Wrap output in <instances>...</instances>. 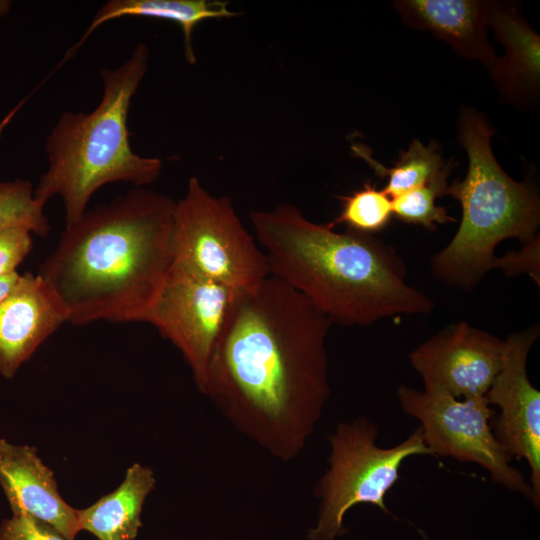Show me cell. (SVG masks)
I'll return each mask as SVG.
<instances>
[{
  "label": "cell",
  "mask_w": 540,
  "mask_h": 540,
  "mask_svg": "<svg viewBox=\"0 0 540 540\" xmlns=\"http://www.w3.org/2000/svg\"><path fill=\"white\" fill-rule=\"evenodd\" d=\"M459 140L468 155V171L448 185L446 194L459 201L462 218L451 242L433 257V272L441 281L472 288L495 267V247L507 238L530 242L540 223L536 187L510 178L491 149L492 126L472 108L459 117Z\"/></svg>",
  "instance_id": "obj_5"
},
{
  "label": "cell",
  "mask_w": 540,
  "mask_h": 540,
  "mask_svg": "<svg viewBox=\"0 0 540 540\" xmlns=\"http://www.w3.org/2000/svg\"><path fill=\"white\" fill-rule=\"evenodd\" d=\"M237 15V12L229 9L227 2L218 0H110L100 7L86 32L67 51L59 66L75 55L98 26L125 16L149 17L177 23L183 33L185 59L193 65L197 61L192 42L194 28L207 19L231 18Z\"/></svg>",
  "instance_id": "obj_16"
},
{
  "label": "cell",
  "mask_w": 540,
  "mask_h": 540,
  "mask_svg": "<svg viewBox=\"0 0 540 540\" xmlns=\"http://www.w3.org/2000/svg\"><path fill=\"white\" fill-rule=\"evenodd\" d=\"M45 204L35 197L33 185L28 180L0 182V231L22 226L45 237L50 230Z\"/></svg>",
  "instance_id": "obj_21"
},
{
  "label": "cell",
  "mask_w": 540,
  "mask_h": 540,
  "mask_svg": "<svg viewBox=\"0 0 540 540\" xmlns=\"http://www.w3.org/2000/svg\"><path fill=\"white\" fill-rule=\"evenodd\" d=\"M489 26L504 46L489 69L502 99L527 107L534 103L540 87V36L528 25L514 5L488 1Z\"/></svg>",
  "instance_id": "obj_14"
},
{
  "label": "cell",
  "mask_w": 540,
  "mask_h": 540,
  "mask_svg": "<svg viewBox=\"0 0 540 540\" xmlns=\"http://www.w3.org/2000/svg\"><path fill=\"white\" fill-rule=\"evenodd\" d=\"M148 63L149 49L141 42L120 66L101 69L103 96L98 106L90 113H62L48 135V167L34 195L45 203L56 195L62 197L65 227L82 218L102 186L125 182L145 187L161 175V159L132 150L127 126L132 97Z\"/></svg>",
  "instance_id": "obj_4"
},
{
  "label": "cell",
  "mask_w": 540,
  "mask_h": 540,
  "mask_svg": "<svg viewBox=\"0 0 540 540\" xmlns=\"http://www.w3.org/2000/svg\"><path fill=\"white\" fill-rule=\"evenodd\" d=\"M0 540H66L50 525L25 513H13L0 525Z\"/></svg>",
  "instance_id": "obj_23"
},
{
  "label": "cell",
  "mask_w": 540,
  "mask_h": 540,
  "mask_svg": "<svg viewBox=\"0 0 540 540\" xmlns=\"http://www.w3.org/2000/svg\"><path fill=\"white\" fill-rule=\"evenodd\" d=\"M332 324L273 276L238 292L204 393L270 451L295 455L329 397L326 337Z\"/></svg>",
  "instance_id": "obj_1"
},
{
  "label": "cell",
  "mask_w": 540,
  "mask_h": 540,
  "mask_svg": "<svg viewBox=\"0 0 540 540\" xmlns=\"http://www.w3.org/2000/svg\"><path fill=\"white\" fill-rule=\"evenodd\" d=\"M0 487L13 513H25L57 530L66 540L80 531L78 509L61 497L54 473L36 447L0 439Z\"/></svg>",
  "instance_id": "obj_13"
},
{
  "label": "cell",
  "mask_w": 540,
  "mask_h": 540,
  "mask_svg": "<svg viewBox=\"0 0 540 540\" xmlns=\"http://www.w3.org/2000/svg\"><path fill=\"white\" fill-rule=\"evenodd\" d=\"M539 336V326L511 334L503 344L500 370L485 398L499 416L492 430L512 458L530 467L531 502L540 506V392L529 381L527 358Z\"/></svg>",
  "instance_id": "obj_10"
},
{
  "label": "cell",
  "mask_w": 540,
  "mask_h": 540,
  "mask_svg": "<svg viewBox=\"0 0 540 540\" xmlns=\"http://www.w3.org/2000/svg\"><path fill=\"white\" fill-rule=\"evenodd\" d=\"M12 2L9 0H0V18L7 15L11 10Z\"/></svg>",
  "instance_id": "obj_25"
},
{
  "label": "cell",
  "mask_w": 540,
  "mask_h": 540,
  "mask_svg": "<svg viewBox=\"0 0 540 540\" xmlns=\"http://www.w3.org/2000/svg\"><path fill=\"white\" fill-rule=\"evenodd\" d=\"M172 264L181 266L238 293L269 274L264 252L236 213L232 200L210 193L197 177L188 180L175 202Z\"/></svg>",
  "instance_id": "obj_7"
},
{
  "label": "cell",
  "mask_w": 540,
  "mask_h": 540,
  "mask_svg": "<svg viewBox=\"0 0 540 540\" xmlns=\"http://www.w3.org/2000/svg\"><path fill=\"white\" fill-rule=\"evenodd\" d=\"M338 198L341 211L327 223L330 228L345 225L347 230L371 235L383 230L393 216L392 199L369 181L351 194Z\"/></svg>",
  "instance_id": "obj_19"
},
{
  "label": "cell",
  "mask_w": 540,
  "mask_h": 540,
  "mask_svg": "<svg viewBox=\"0 0 540 540\" xmlns=\"http://www.w3.org/2000/svg\"><path fill=\"white\" fill-rule=\"evenodd\" d=\"M454 166V163H446L428 183L394 197L393 215L405 223L420 225L428 230H434L437 224L454 222L455 219L445 208L436 205V199L446 195L447 179Z\"/></svg>",
  "instance_id": "obj_20"
},
{
  "label": "cell",
  "mask_w": 540,
  "mask_h": 540,
  "mask_svg": "<svg viewBox=\"0 0 540 540\" xmlns=\"http://www.w3.org/2000/svg\"><path fill=\"white\" fill-rule=\"evenodd\" d=\"M397 396L403 411L420 422L431 456L475 463L497 484L532 499L530 483L510 464L512 457L493 433L494 411L485 396L461 400L405 385L399 386Z\"/></svg>",
  "instance_id": "obj_8"
},
{
  "label": "cell",
  "mask_w": 540,
  "mask_h": 540,
  "mask_svg": "<svg viewBox=\"0 0 540 540\" xmlns=\"http://www.w3.org/2000/svg\"><path fill=\"white\" fill-rule=\"evenodd\" d=\"M19 277L20 274L18 272L0 277V301L13 289Z\"/></svg>",
  "instance_id": "obj_24"
},
{
  "label": "cell",
  "mask_w": 540,
  "mask_h": 540,
  "mask_svg": "<svg viewBox=\"0 0 540 540\" xmlns=\"http://www.w3.org/2000/svg\"><path fill=\"white\" fill-rule=\"evenodd\" d=\"M394 7L410 27L428 30L466 59L488 70L497 60L487 39L488 2L478 0H400Z\"/></svg>",
  "instance_id": "obj_15"
},
{
  "label": "cell",
  "mask_w": 540,
  "mask_h": 540,
  "mask_svg": "<svg viewBox=\"0 0 540 540\" xmlns=\"http://www.w3.org/2000/svg\"><path fill=\"white\" fill-rule=\"evenodd\" d=\"M236 294L214 280L172 264L141 320L154 326L182 353L202 392Z\"/></svg>",
  "instance_id": "obj_9"
},
{
  "label": "cell",
  "mask_w": 540,
  "mask_h": 540,
  "mask_svg": "<svg viewBox=\"0 0 540 540\" xmlns=\"http://www.w3.org/2000/svg\"><path fill=\"white\" fill-rule=\"evenodd\" d=\"M504 341L466 322L449 325L408 356L424 391L483 397L497 376Z\"/></svg>",
  "instance_id": "obj_11"
},
{
  "label": "cell",
  "mask_w": 540,
  "mask_h": 540,
  "mask_svg": "<svg viewBox=\"0 0 540 540\" xmlns=\"http://www.w3.org/2000/svg\"><path fill=\"white\" fill-rule=\"evenodd\" d=\"M351 149L376 175L387 178L382 190L391 199L428 183L446 164L435 141L426 146L419 139H414L406 151L400 152L399 159L392 167H385L375 160L369 148L362 143L352 144Z\"/></svg>",
  "instance_id": "obj_18"
},
{
  "label": "cell",
  "mask_w": 540,
  "mask_h": 540,
  "mask_svg": "<svg viewBox=\"0 0 540 540\" xmlns=\"http://www.w3.org/2000/svg\"><path fill=\"white\" fill-rule=\"evenodd\" d=\"M68 319L65 305L46 280L31 272L20 275L0 301V375L13 378Z\"/></svg>",
  "instance_id": "obj_12"
},
{
  "label": "cell",
  "mask_w": 540,
  "mask_h": 540,
  "mask_svg": "<svg viewBox=\"0 0 540 540\" xmlns=\"http://www.w3.org/2000/svg\"><path fill=\"white\" fill-rule=\"evenodd\" d=\"M154 485L153 471L133 464L117 489L78 510L80 530L92 533L99 540H133L142 526L140 515L144 501Z\"/></svg>",
  "instance_id": "obj_17"
},
{
  "label": "cell",
  "mask_w": 540,
  "mask_h": 540,
  "mask_svg": "<svg viewBox=\"0 0 540 540\" xmlns=\"http://www.w3.org/2000/svg\"><path fill=\"white\" fill-rule=\"evenodd\" d=\"M270 276L301 294L332 323L371 325L426 314L433 302L404 280L401 260L370 235L338 233L309 220L294 204L249 214Z\"/></svg>",
  "instance_id": "obj_3"
},
{
  "label": "cell",
  "mask_w": 540,
  "mask_h": 540,
  "mask_svg": "<svg viewBox=\"0 0 540 540\" xmlns=\"http://www.w3.org/2000/svg\"><path fill=\"white\" fill-rule=\"evenodd\" d=\"M32 249V232L22 226L0 231V277L12 274Z\"/></svg>",
  "instance_id": "obj_22"
},
{
  "label": "cell",
  "mask_w": 540,
  "mask_h": 540,
  "mask_svg": "<svg viewBox=\"0 0 540 540\" xmlns=\"http://www.w3.org/2000/svg\"><path fill=\"white\" fill-rule=\"evenodd\" d=\"M377 436L376 425L366 418L341 423L330 435V467L317 486L321 504L309 540L343 536L345 514L358 504H370L391 515L385 497L399 480L403 462L412 456L431 455L420 427L389 448L378 446Z\"/></svg>",
  "instance_id": "obj_6"
},
{
  "label": "cell",
  "mask_w": 540,
  "mask_h": 540,
  "mask_svg": "<svg viewBox=\"0 0 540 540\" xmlns=\"http://www.w3.org/2000/svg\"><path fill=\"white\" fill-rule=\"evenodd\" d=\"M175 200L136 187L65 227L40 275L75 325L141 322L173 262Z\"/></svg>",
  "instance_id": "obj_2"
}]
</instances>
